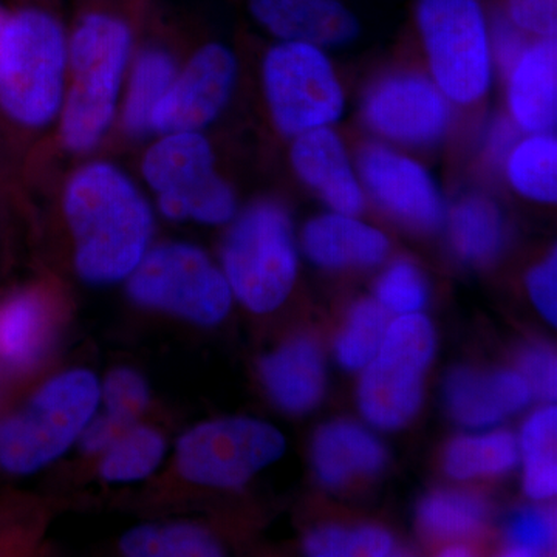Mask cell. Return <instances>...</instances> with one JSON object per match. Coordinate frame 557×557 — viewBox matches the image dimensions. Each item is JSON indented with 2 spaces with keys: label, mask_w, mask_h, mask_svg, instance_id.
Returning <instances> with one entry per match:
<instances>
[{
  "label": "cell",
  "mask_w": 557,
  "mask_h": 557,
  "mask_svg": "<svg viewBox=\"0 0 557 557\" xmlns=\"http://www.w3.org/2000/svg\"><path fill=\"white\" fill-rule=\"evenodd\" d=\"M520 375L527 381L533 397L552 403L557 394L556 355L548 346L536 344L527 347L519 358Z\"/></svg>",
  "instance_id": "obj_36"
},
{
  "label": "cell",
  "mask_w": 557,
  "mask_h": 557,
  "mask_svg": "<svg viewBox=\"0 0 557 557\" xmlns=\"http://www.w3.org/2000/svg\"><path fill=\"white\" fill-rule=\"evenodd\" d=\"M236 57L222 44H208L177 70L153 109L150 131L201 132L228 106L237 81Z\"/></svg>",
  "instance_id": "obj_13"
},
{
  "label": "cell",
  "mask_w": 557,
  "mask_h": 557,
  "mask_svg": "<svg viewBox=\"0 0 557 557\" xmlns=\"http://www.w3.org/2000/svg\"><path fill=\"white\" fill-rule=\"evenodd\" d=\"M164 450L166 443L159 432L145 426L131 428L106 450L101 475L108 482H137L156 471Z\"/></svg>",
  "instance_id": "obj_31"
},
{
  "label": "cell",
  "mask_w": 557,
  "mask_h": 557,
  "mask_svg": "<svg viewBox=\"0 0 557 557\" xmlns=\"http://www.w3.org/2000/svg\"><path fill=\"white\" fill-rule=\"evenodd\" d=\"M100 401V384L89 370L50 380L30 401L0 421V468L27 475L57 460L83 434Z\"/></svg>",
  "instance_id": "obj_4"
},
{
  "label": "cell",
  "mask_w": 557,
  "mask_h": 557,
  "mask_svg": "<svg viewBox=\"0 0 557 557\" xmlns=\"http://www.w3.org/2000/svg\"><path fill=\"white\" fill-rule=\"evenodd\" d=\"M387 313L376 299H362L351 307L335 346L336 359L344 369H364L379 354L391 322Z\"/></svg>",
  "instance_id": "obj_30"
},
{
  "label": "cell",
  "mask_w": 557,
  "mask_h": 557,
  "mask_svg": "<svg viewBox=\"0 0 557 557\" xmlns=\"http://www.w3.org/2000/svg\"><path fill=\"white\" fill-rule=\"evenodd\" d=\"M362 188L388 215L418 231H434L445 220V203L426 168L384 145H369L359 153Z\"/></svg>",
  "instance_id": "obj_14"
},
{
  "label": "cell",
  "mask_w": 557,
  "mask_h": 557,
  "mask_svg": "<svg viewBox=\"0 0 557 557\" xmlns=\"http://www.w3.org/2000/svg\"><path fill=\"white\" fill-rule=\"evenodd\" d=\"M449 239L458 258L485 265L497 258L505 240L504 218L496 201L472 194L450 211Z\"/></svg>",
  "instance_id": "obj_24"
},
{
  "label": "cell",
  "mask_w": 557,
  "mask_h": 557,
  "mask_svg": "<svg viewBox=\"0 0 557 557\" xmlns=\"http://www.w3.org/2000/svg\"><path fill=\"white\" fill-rule=\"evenodd\" d=\"M556 406L531 413L522 428L519 450L523 456V490L533 500H548L557 493Z\"/></svg>",
  "instance_id": "obj_27"
},
{
  "label": "cell",
  "mask_w": 557,
  "mask_h": 557,
  "mask_svg": "<svg viewBox=\"0 0 557 557\" xmlns=\"http://www.w3.org/2000/svg\"><path fill=\"white\" fill-rule=\"evenodd\" d=\"M525 46V40H523L519 28L515 24H508L505 21L498 22L491 51H494V57H496L498 65L505 70V73H508Z\"/></svg>",
  "instance_id": "obj_40"
},
{
  "label": "cell",
  "mask_w": 557,
  "mask_h": 557,
  "mask_svg": "<svg viewBox=\"0 0 557 557\" xmlns=\"http://www.w3.org/2000/svg\"><path fill=\"white\" fill-rule=\"evenodd\" d=\"M556 544V516L547 508H525L507 528L505 555L536 557L547 555Z\"/></svg>",
  "instance_id": "obj_35"
},
{
  "label": "cell",
  "mask_w": 557,
  "mask_h": 557,
  "mask_svg": "<svg viewBox=\"0 0 557 557\" xmlns=\"http://www.w3.org/2000/svg\"><path fill=\"white\" fill-rule=\"evenodd\" d=\"M260 376L271 399L288 413L317 408L327 387V370L313 339L295 338L260 362Z\"/></svg>",
  "instance_id": "obj_20"
},
{
  "label": "cell",
  "mask_w": 557,
  "mask_h": 557,
  "mask_svg": "<svg viewBox=\"0 0 557 557\" xmlns=\"http://www.w3.org/2000/svg\"><path fill=\"white\" fill-rule=\"evenodd\" d=\"M222 263L231 292L248 310L278 309L298 274V249L285 208L263 200L245 209L223 242Z\"/></svg>",
  "instance_id": "obj_5"
},
{
  "label": "cell",
  "mask_w": 557,
  "mask_h": 557,
  "mask_svg": "<svg viewBox=\"0 0 557 557\" xmlns=\"http://www.w3.org/2000/svg\"><path fill=\"white\" fill-rule=\"evenodd\" d=\"M127 431L104 413L84 428L83 434H81V446L86 453H106Z\"/></svg>",
  "instance_id": "obj_39"
},
{
  "label": "cell",
  "mask_w": 557,
  "mask_h": 557,
  "mask_svg": "<svg viewBox=\"0 0 557 557\" xmlns=\"http://www.w3.org/2000/svg\"><path fill=\"white\" fill-rule=\"evenodd\" d=\"M53 335L46 300L38 293L24 292L0 304V362L24 372L38 364Z\"/></svg>",
  "instance_id": "obj_22"
},
{
  "label": "cell",
  "mask_w": 557,
  "mask_h": 557,
  "mask_svg": "<svg viewBox=\"0 0 557 557\" xmlns=\"http://www.w3.org/2000/svg\"><path fill=\"white\" fill-rule=\"evenodd\" d=\"M362 119L370 131L387 141L426 148L445 137L453 109L434 79L401 73L370 89L362 104Z\"/></svg>",
  "instance_id": "obj_12"
},
{
  "label": "cell",
  "mask_w": 557,
  "mask_h": 557,
  "mask_svg": "<svg viewBox=\"0 0 557 557\" xmlns=\"http://www.w3.org/2000/svg\"><path fill=\"white\" fill-rule=\"evenodd\" d=\"M311 458L319 482L339 490L354 480L379 474L386 465L387 450L361 424L336 420L319 429Z\"/></svg>",
  "instance_id": "obj_21"
},
{
  "label": "cell",
  "mask_w": 557,
  "mask_h": 557,
  "mask_svg": "<svg viewBox=\"0 0 557 557\" xmlns=\"http://www.w3.org/2000/svg\"><path fill=\"white\" fill-rule=\"evenodd\" d=\"M276 428L255 418H223L190 429L177 446L180 474L197 485L236 490L284 456Z\"/></svg>",
  "instance_id": "obj_11"
},
{
  "label": "cell",
  "mask_w": 557,
  "mask_h": 557,
  "mask_svg": "<svg viewBox=\"0 0 557 557\" xmlns=\"http://www.w3.org/2000/svg\"><path fill=\"white\" fill-rule=\"evenodd\" d=\"M519 442L511 432L463 435L445 450V471L456 480L494 478L518 467Z\"/></svg>",
  "instance_id": "obj_26"
},
{
  "label": "cell",
  "mask_w": 557,
  "mask_h": 557,
  "mask_svg": "<svg viewBox=\"0 0 557 557\" xmlns=\"http://www.w3.org/2000/svg\"><path fill=\"white\" fill-rule=\"evenodd\" d=\"M516 124L508 120H498L487 135V152L494 161L507 159L509 150L516 145Z\"/></svg>",
  "instance_id": "obj_41"
},
{
  "label": "cell",
  "mask_w": 557,
  "mask_h": 557,
  "mask_svg": "<svg viewBox=\"0 0 557 557\" xmlns=\"http://www.w3.org/2000/svg\"><path fill=\"white\" fill-rule=\"evenodd\" d=\"M79 277L110 285L129 277L148 252L153 214L134 180L106 161L81 166L64 190Z\"/></svg>",
  "instance_id": "obj_1"
},
{
  "label": "cell",
  "mask_w": 557,
  "mask_h": 557,
  "mask_svg": "<svg viewBox=\"0 0 557 557\" xmlns=\"http://www.w3.org/2000/svg\"><path fill=\"white\" fill-rule=\"evenodd\" d=\"M3 21H5V14H3L2 10H0V28H2Z\"/></svg>",
  "instance_id": "obj_43"
},
{
  "label": "cell",
  "mask_w": 557,
  "mask_h": 557,
  "mask_svg": "<svg viewBox=\"0 0 557 557\" xmlns=\"http://www.w3.org/2000/svg\"><path fill=\"white\" fill-rule=\"evenodd\" d=\"M376 300L391 313H420L426 306L428 282L416 263L395 260L376 282Z\"/></svg>",
  "instance_id": "obj_33"
},
{
  "label": "cell",
  "mask_w": 557,
  "mask_h": 557,
  "mask_svg": "<svg viewBox=\"0 0 557 557\" xmlns=\"http://www.w3.org/2000/svg\"><path fill=\"white\" fill-rule=\"evenodd\" d=\"M69 36L47 11L22 9L0 28V110L14 124L42 129L60 119L67 86Z\"/></svg>",
  "instance_id": "obj_3"
},
{
  "label": "cell",
  "mask_w": 557,
  "mask_h": 557,
  "mask_svg": "<svg viewBox=\"0 0 557 557\" xmlns=\"http://www.w3.org/2000/svg\"><path fill=\"white\" fill-rule=\"evenodd\" d=\"M293 170L333 212L358 215L366 197L361 180L335 131L321 127L295 137L289 150Z\"/></svg>",
  "instance_id": "obj_15"
},
{
  "label": "cell",
  "mask_w": 557,
  "mask_h": 557,
  "mask_svg": "<svg viewBox=\"0 0 557 557\" xmlns=\"http://www.w3.org/2000/svg\"><path fill=\"white\" fill-rule=\"evenodd\" d=\"M141 172L166 219L223 225L236 215V194L215 171L214 152L201 132L161 135L146 150Z\"/></svg>",
  "instance_id": "obj_6"
},
{
  "label": "cell",
  "mask_w": 557,
  "mask_h": 557,
  "mask_svg": "<svg viewBox=\"0 0 557 557\" xmlns=\"http://www.w3.org/2000/svg\"><path fill=\"white\" fill-rule=\"evenodd\" d=\"M508 182L520 196L555 203L557 200V141L552 132L530 134L516 141L505 159Z\"/></svg>",
  "instance_id": "obj_25"
},
{
  "label": "cell",
  "mask_w": 557,
  "mask_h": 557,
  "mask_svg": "<svg viewBox=\"0 0 557 557\" xmlns=\"http://www.w3.org/2000/svg\"><path fill=\"white\" fill-rule=\"evenodd\" d=\"M490 518L485 500L461 491H437L429 494L417 519L423 533L438 541L454 542L478 536Z\"/></svg>",
  "instance_id": "obj_28"
},
{
  "label": "cell",
  "mask_w": 557,
  "mask_h": 557,
  "mask_svg": "<svg viewBox=\"0 0 557 557\" xmlns=\"http://www.w3.org/2000/svg\"><path fill=\"white\" fill-rule=\"evenodd\" d=\"M442 556H469V548L465 544H460V542H454L450 544L445 552L442 553Z\"/></svg>",
  "instance_id": "obj_42"
},
{
  "label": "cell",
  "mask_w": 557,
  "mask_h": 557,
  "mask_svg": "<svg viewBox=\"0 0 557 557\" xmlns=\"http://www.w3.org/2000/svg\"><path fill=\"white\" fill-rule=\"evenodd\" d=\"M132 44L127 22L101 11L81 17L69 36L60 134L70 152H90L112 127L131 64Z\"/></svg>",
  "instance_id": "obj_2"
},
{
  "label": "cell",
  "mask_w": 557,
  "mask_h": 557,
  "mask_svg": "<svg viewBox=\"0 0 557 557\" xmlns=\"http://www.w3.org/2000/svg\"><path fill=\"white\" fill-rule=\"evenodd\" d=\"M121 549L132 557H215L222 556L218 539L205 528L190 523L145 525L127 531Z\"/></svg>",
  "instance_id": "obj_29"
},
{
  "label": "cell",
  "mask_w": 557,
  "mask_h": 557,
  "mask_svg": "<svg viewBox=\"0 0 557 557\" xmlns=\"http://www.w3.org/2000/svg\"><path fill=\"white\" fill-rule=\"evenodd\" d=\"M508 11L519 30L556 38L557 0H508Z\"/></svg>",
  "instance_id": "obj_37"
},
{
  "label": "cell",
  "mask_w": 557,
  "mask_h": 557,
  "mask_svg": "<svg viewBox=\"0 0 557 557\" xmlns=\"http://www.w3.org/2000/svg\"><path fill=\"white\" fill-rule=\"evenodd\" d=\"M178 65L174 57L159 47H148L137 54L126 81L121 121L132 137H145L150 131L153 109L170 89Z\"/></svg>",
  "instance_id": "obj_23"
},
{
  "label": "cell",
  "mask_w": 557,
  "mask_h": 557,
  "mask_svg": "<svg viewBox=\"0 0 557 557\" xmlns=\"http://www.w3.org/2000/svg\"><path fill=\"white\" fill-rule=\"evenodd\" d=\"M262 81L274 126L288 137L329 127L343 115V86L321 47L282 40L265 54Z\"/></svg>",
  "instance_id": "obj_10"
},
{
  "label": "cell",
  "mask_w": 557,
  "mask_h": 557,
  "mask_svg": "<svg viewBox=\"0 0 557 557\" xmlns=\"http://www.w3.org/2000/svg\"><path fill=\"white\" fill-rule=\"evenodd\" d=\"M252 17L281 40L341 47L357 38V17L339 0H249Z\"/></svg>",
  "instance_id": "obj_17"
},
{
  "label": "cell",
  "mask_w": 557,
  "mask_h": 557,
  "mask_svg": "<svg viewBox=\"0 0 557 557\" xmlns=\"http://www.w3.org/2000/svg\"><path fill=\"white\" fill-rule=\"evenodd\" d=\"M304 548L313 557H386L397 555V542L379 527H324L307 536Z\"/></svg>",
  "instance_id": "obj_32"
},
{
  "label": "cell",
  "mask_w": 557,
  "mask_h": 557,
  "mask_svg": "<svg viewBox=\"0 0 557 557\" xmlns=\"http://www.w3.org/2000/svg\"><path fill=\"white\" fill-rule=\"evenodd\" d=\"M300 242L307 258L327 270L370 269L380 265L391 249L386 234L341 212L311 219Z\"/></svg>",
  "instance_id": "obj_19"
},
{
  "label": "cell",
  "mask_w": 557,
  "mask_h": 557,
  "mask_svg": "<svg viewBox=\"0 0 557 557\" xmlns=\"http://www.w3.org/2000/svg\"><path fill=\"white\" fill-rule=\"evenodd\" d=\"M435 350L437 335L424 314H403L388 322L379 354L362 369L359 381V409L370 424L395 431L413 420Z\"/></svg>",
  "instance_id": "obj_7"
},
{
  "label": "cell",
  "mask_w": 557,
  "mask_h": 557,
  "mask_svg": "<svg viewBox=\"0 0 557 557\" xmlns=\"http://www.w3.org/2000/svg\"><path fill=\"white\" fill-rule=\"evenodd\" d=\"M127 292L138 306L208 327L222 322L233 302L223 271L207 252L183 242L148 249L132 271Z\"/></svg>",
  "instance_id": "obj_9"
},
{
  "label": "cell",
  "mask_w": 557,
  "mask_h": 557,
  "mask_svg": "<svg viewBox=\"0 0 557 557\" xmlns=\"http://www.w3.org/2000/svg\"><path fill=\"white\" fill-rule=\"evenodd\" d=\"M106 416L123 429H131L145 412L150 401L149 386L135 370L121 368L112 370L102 386Z\"/></svg>",
  "instance_id": "obj_34"
},
{
  "label": "cell",
  "mask_w": 557,
  "mask_h": 557,
  "mask_svg": "<svg viewBox=\"0 0 557 557\" xmlns=\"http://www.w3.org/2000/svg\"><path fill=\"white\" fill-rule=\"evenodd\" d=\"M533 399L531 388L519 372L460 368L445 381V401L450 416L461 426H494L525 409Z\"/></svg>",
  "instance_id": "obj_16"
},
{
  "label": "cell",
  "mask_w": 557,
  "mask_h": 557,
  "mask_svg": "<svg viewBox=\"0 0 557 557\" xmlns=\"http://www.w3.org/2000/svg\"><path fill=\"white\" fill-rule=\"evenodd\" d=\"M507 75L512 123L528 134L552 132L557 120L556 38L527 44Z\"/></svg>",
  "instance_id": "obj_18"
},
{
  "label": "cell",
  "mask_w": 557,
  "mask_h": 557,
  "mask_svg": "<svg viewBox=\"0 0 557 557\" xmlns=\"http://www.w3.org/2000/svg\"><path fill=\"white\" fill-rule=\"evenodd\" d=\"M418 27L432 79L457 104L485 97L493 51L479 0H420Z\"/></svg>",
  "instance_id": "obj_8"
},
{
  "label": "cell",
  "mask_w": 557,
  "mask_h": 557,
  "mask_svg": "<svg viewBox=\"0 0 557 557\" xmlns=\"http://www.w3.org/2000/svg\"><path fill=\"white\" fill-rule=\"evenodd\" d=\"M528 295L533 300L539 313L549 324H557V256L553 251L530 270L527 276Z\"/></svg>",
  "instance_id": "obj_38"
}]
</instances>
